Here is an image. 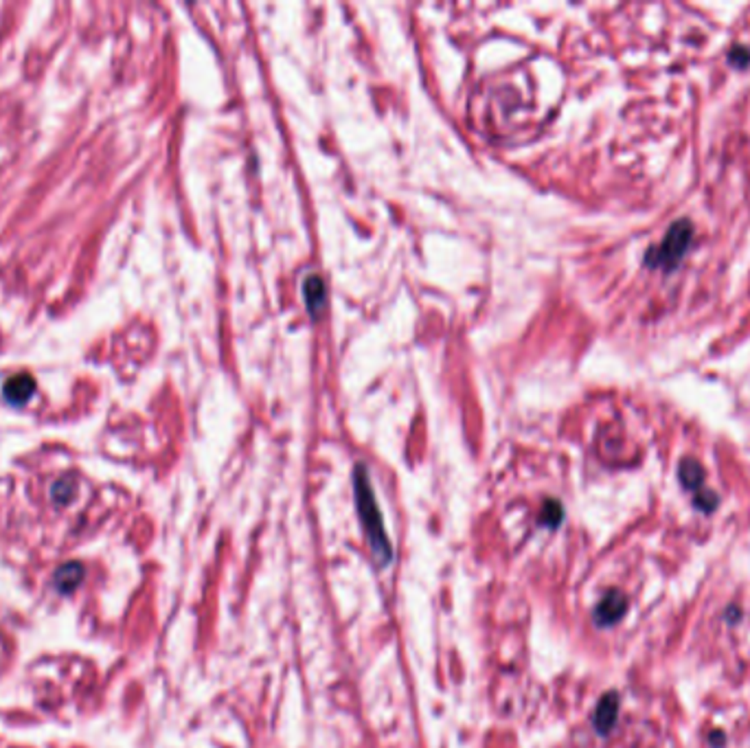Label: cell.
Masks as SVG:
<instances>
[{
  "label": "cell",
  "mask_w": 750,
  "mask_h": 748,
  "mask_svg": "<svg viewBox=\"0 0 750 748\" xmlns=\"http://www.w3.org/2000/svg\"><path fill=\"white\" fill-rule=\"evenodd\" d=\"M353 501H355V512L360 516V525H362L365 537L371 549V556L375 564H378V568H386L393 562V544L388 540L384 516L380 512L378 498L373 494L369 472L362 463H358L353 468Z\"/></svg>",
  "instance_id": "6da1fadb"
},
{
  "label": "cell",
  "mask_w": 750,
  "mask_h": 748,
  "mask_svg": "<svg viewBox=\"0 0 750 748\" xmlns=\"http://www.w3.org/2000/svg\"><path fill=\"white\" fill-rule=\"evenodd\" d=\"M694 229L689 222H676L669 229V233L665 235L663 244L658 246L654 252H650V266H661V268H673L676 261L687 252V246L691 242Z\"/></svg>",
  "instance_id": "7a4b0ae2"
},
{
  "label": "cell",
  "mask_w": 750,
  "mask_h": 748,
  "mask_svg": "<svg viewBox=\"0 0 750 748\" xmlns=\"http://www.w3.org/2000/svg\"><path fill=\"white\" fill-rule=\"evenodd\" d=\"M627 610V597L621 590H608L595 608V623L599 627H610L617 623Z\"/></svg>",
  "instance_id": "3957f363"
},
{
  "label": "cell",
  "mask_w": 750,
  "mask_h": 748,
  "mask_svg": "<svg viewBox=\"0 0 750 748\" xmlns=\"http://www.w3.org/2000/svg\"><path fill=\"white\" fill-rule=\"evenodd\" d=\"M617 717H619V694L608 692L597 702V709L592 715V724L599 735H608L612 726L617 724Z\"/></svg>",
  "instance_id": "277c9868"
},
{
  "label": "cell",
  "mask_w": 750,
  "mask_h": 748,
  "mask_svg": "<svg viewBox=\"0 0 750 748\" xmlns=\"http://www.w3.org/2000/svg\"><path fill=\"white\" fill-rule=\"evenodd\" d=\"M303 301L312 314V319H319V314L323 312L325 307V301H327V288H325V281L323 277L319 275H309L303 283Z\"/></svg>",
  "instance_id": "5b68a950"
},
{
  "label": "cell",
  "mask_w": 750,
  "mask_h": 748,
  "mask_svg": "<svg viewBox=\"0 0 750 748\" xmlns=\"http://www.w3.org/2000/svg\"><path fill=\"white\" fill-rule=\"evenodd\" d=\"M680 481L687 489H698L704 481V470L696 459H684L680 463Z\"/></svg>",
  "instance_id": "8992f818"
},
{
  "label": "cell",
  "mask_w": 750,
  "mask_h": 748,
  "mask_svg": "<svg viewBox=\"0 0 750 748\" xmlns=\"http://www.w3.org/2000/svg\"><path fill=\"white\" fill-rule=\"evenodd\" d=\"M562 520H564V507H562V503L555 501V498L544 501L542 512H539V525H544V527H549V529H558V527L562 525Z\"/></svg>",
  "instance_id": "52a82bcc"
},
{
  "label": "cell",
  "mask_w": 750,
  "mask_h": 748,
  "mask_svg": "<svg viewBox=\"0 0 750 748\" xmlns=\"http://www.w3.org/2000/svg\"><path fill=\"white\" fill-rule=\"evenodd\" d=\"M698 505L702 507V510L704 512H711V510H715V505H717V496H715V494H711V491H704V494H698Z\"/></svg>",
  "instance_id": "ba28073f"
},
{
  "label": "cell",
  "mask_w": 750,
  "mask_h": 748,
  "mask_svg": "<svg viewBox=\"0 0 750 748\" xmlns=\"http://www.w3.org/2000/svg\"><path fill=\"white\" fill-rule=\"evenodd\" d=\"M711 742L717 746V744H724V735H722V733H713V735H711Z\"/></svg>",
  "instance_id": "9c48e42d"
}]
</instances>
